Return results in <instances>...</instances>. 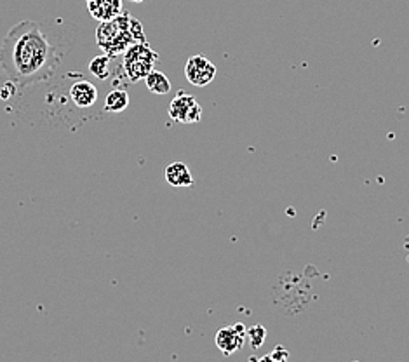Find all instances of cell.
<instances>
[{"instance_id":"obj_9","label":"cell","mask_w":409,"mask_h":362,"mask_svg":"<svg viewBox=\"0 0 409 362\" xmlns=\"http://www.w3.org/2000/svg\"><path fill=\"white\" fill-rule=\"evenodd\" d=\"M166 181L171 187H192L194 178H192L190 169L183 162H173L166 168Z\"/></svg>"},{"instance_id":"obj_2","label":"cell","mask_w":409,"mask_h":362,"mask_svg":"<svg viewBox=\"0 0 409 362\" xmlns=\"http://www.w3.org/2000/svg\"><path fill=\"white\" fill-rule=\"evenodd\" d=\"M96 42L106 56L115 58L136 42H147V38L140 21L131 17L127 10H122L119 16L101 21L96 30Z\"/></svg>"},{"instance_id":"obj_7","label":"cell","mask_w":409,"mask_h":362,"mask_svg":"<svg viewBox=\"0 0 409 362\" xmlns=\"http://www.w3.org/2000/svg\"><path fill=\"white\" fill-rule=\"evenodd\" d=\"M69 96L77 108H91L98 101V89L89 80H79V82L72 84Z\"/></svg>"},{"instance_id":"obj_4","label":"cell","mask_w":409,"mask_h":362,"mask_svg":"<svg viewBox=\"0 0 409 362\" xmlns=\"http://www.w3.org/2000/svg\"><path fill=\"white\" fill-rule=\"evenodd\" d=\"M169 117L181 124H197L202 119V106L187 92H178L169 105Z\"/></svg>"},{"instance_id":"obj_15","label":"cell","mask_w":409,"mask_h":362,"mask_svg":"<svg viewBox=\"0 0 409 362\" xmlns=\"http://www.w3.org/2000/svg\"><path fill=\"white\" fill-rule=\"evenodd\" d=\"M14 92H16V84H14L13 80H9V82L2 84V87H0V98L9 99L13 98Z\"/></svg>"},{"instance_id":"obj_16","label":"cell","mask_w":409,"mask_h":362,"mask_svg":"<svg viewBox=\"0 0 409 362\" xmlns=\"http://www.w3.org/2000/svg\"><path fill=\"white\" fill-rule=\"evenodd\" d=\"M131 2H143V0H131Z\"/></svg>"},{"instance_id":"obj_3","label":"cell","mask_w":409,"mask_h":362,"mask_svg":"<svg viewBox=\"0 0 409 362\" xmlns=\"http://www.w3.org/2000/svg\"><path fill=\"white\" fill-rule=\"evenodd\" d=\"M124 73L131 82L145 79L159 61V55L147 44V42H136L124 52Z\"/></svg>"},{"instance_id":"obj_1","label":"cell","mask_w":409,"mask_h":362,"mask_svg":"<svg viewBox=\"0 0 409 362\" xmlns=\"http://www.w3.org/2000/svg\"><path fill=\"white\" fill-rule=\"evenodd\" d=\"M66 56L69 42L63 30L30 20L10 28L0 45V66L21 89L51 79Z\"/></svg>"},{"instance_id":"obj_12","label":"cell","mask_w":409,"mask_h":362,"mask_svg":"<svg viewBox=\"0 0 409 362\" xmlns=\"http://www.w3.org/2000/svg\"><path fill=\"white\" fill-rule=\"evenodd\" d=\"M110 56H106L105 52L99 56H94L89 63V72L99 80H106L110 75H112V70H110Z\"/></svg>"},{"instance_id":"obj_11","label":"cell","mask_w":409,"mask_h":362,"mask_svg":"<svg viewBox=\"0 0 409 362\" xmlns=\"http://www.w3.org/2000/svg\"><path fill=\"white\" fill-rule=\"evenodd\" d=\"M145 84H147L148 91L154 94H167L171 91V80L164 75L159 70H152L147 77H145Z\"/></svg>"},{"instance_id":"obj_8","label":"cell","mask_w":409,"mask_h":362,"mask_svg":"<svg viewBox=\"0 0 409 362\" xmlns=\"http://www.w3.org/2000/svg\"><path fill=\"white\" fill-rule=\"evenodd\" d=\"M87 7L94 20L106 21L122 13V0H87Z\"/></svg>"},{"instance_id":"obj_13","label":"cell","mask_w":409,"mask_h":362,"mask_svg":"<svg viewBox=\"0 0 409 362\" xmlns=\"http://www.w3.org/2000/svg\"><path fill=\"white\" fill-rule=\"evenodd\" d=\"M249 338V342H251V347L252 349H259V347L263 345V342H265L266 338V329L263 328V326H252L251 329L247 331V335H245Z\"/></svg>"},{"instance_id":"obj_14","label":"cell","mask_w":409,"mask_h":362,"mask_svg":"<svg viewBox=\"0 0 409 362\" xmlns=\"http://www.w3.org/2000/svg\"><path fill=\"white\" fill-rule=\"evenodd\" d=\"M289 359V352H287L286 349H282V347H275L273 349V352L270 354V356H265L261 361H275V362H286Z\"/></svg>"},{"instance_id":"obj_10","label":"cell","mask_w":409,"mask_h":362,"mask_svg":"<svg viewBox=\"0 0 409 362\" xmlns=\"http://www.w3.org/2000/svg\"><path fill=\"white\" fill-rule=\"evenodd\" d=\"M129 106V94L122 89H115L108 92L105 99V112L120 113Z\"/></svg>"},{"instance_id":"obj_6","label":"cell","mask_w":409,"mask_h":362,"mask_svg":"<svg viewBox=\"0 0 409 362\" xmlns=\"http://www.w3.org/2000/svg\"><path fill=\"white\" fill-rule=\"evenodd\" d=\"M245 335H247V331H245L244 324L237 322V324L229 326V328L220 329L215 336V343L223 356H232L237 350L243 349Z\"/></svg>"},{"instance_id":"obj_5","label":"cell","mask_w":409,"mask_h":362,"mask_svg":"<svg viewBox=\"0 0 409 362\" xmlns=\"http://www.w3.org/2000/svg\"><path fill=\"white\" fill-rule=\"evenodd\" d=\"M185 77L192 86L204 87L215 80L216 66L204 55L190 56L187 65H185Z\"/></svg>"}]
</instances>
